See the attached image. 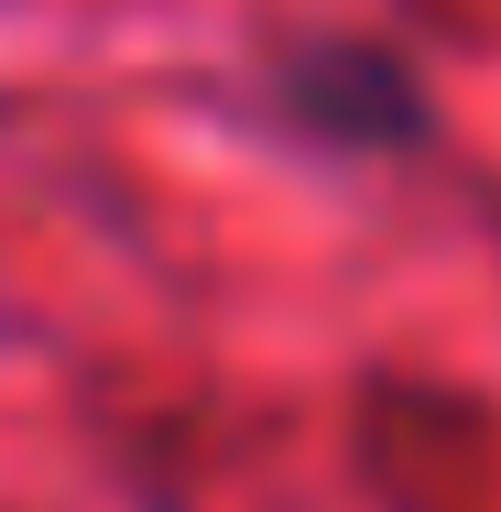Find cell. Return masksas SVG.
<instances>
[{
  "label": "cell",
  "instance_id": "6da1fadb",
  "mask_svg": "<svg viewBox=\"0 0 501 512\" xmlns=\"http://www.w3.org/2000/svg\"><path fill=\"white\" fill-rule=\"evenodd\" d=\"M284 99L349 142H382V131H414V77L371 44H327V55H295L284 66Z\"/></svg>",
  "mask_w": 501,
  "mask_h": 512
}]
</instances>
